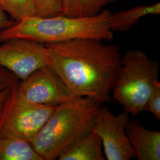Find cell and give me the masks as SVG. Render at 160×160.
Here are the masks:
<instances>
[{
  "mask_svg": "<svg viewBox=\"0 0 160 160\" xmlns=\"http://www.w3.org/2000/svg\"><path fill=\"white\" fill-rule=\"evenodd\" d=\"M44 45L48 65L75 94L102 104L111 102L110 92L121 63L119 46L92 39Z\"/></svg>",
  "mask_w": 160,
  "mask_h": 160,
  "instance_id": "cell-1",
  "label": "cell"
},
{
  "mask_svg": "<svg viewBox=\"0 0 160 160\" xmlns=\"http://www.w3.org/2000/svg\"><path fill=\"white\" fill-rule=\"evenodd\" d=\"M103 104L81 97L57 106L31 145L43 160H55L92 131Z\"/></svg>",
  "mask_w": 160,
  "mask_h": 160,
  "instance_id": "cell-2",
  "label": "cell"
},
{
  "mask_svg": "<svg viewBox=\"0 0 160 160\" xmlns=\"http://www.w3.org/2000/svg\"><path fill=\"white\" fill-rule=\"evenodd\" d=\"M111 12L103 10L95 16L69 17L63 14L48 18L30 17L0 30V43L22 38L42 44L59 43L77 39L110 41L113 38L109 28Z\"/></svg>",
  "mask_w": 160,
  "mask_h": 160,
  "instance_id": "cell-3",
  "label": "cell"
},
{
  "mask_svg": "<svg viewBox=\"0 0 160 160\" xmlns=\"http://www.w3.org/2000/svg\"><path fill=\"white\" fill-rule=\"evenodd\" d=\"M159 69L158 61L139 49H130L122 57L112 91L124 111L133 116L144 111L152 86L158 80Z\"/></svg>",
  "mask_w": 160,
  "mask_h": 160,
  "instance_id": "cell-4",
  "label": "cell"
},
{
  "mask_svg": "<svg viewBox=\"0 0 160 160\" xmlns=\"http://www.w3.org/2000/svg\"><path fill=\"white\" fill-rule=\"evenodd\" d=\"M19 81L10 87L1 110L0 137L17 138L31 143L57 106L29 100L20 92Z\"/></svg>",
  "mask_w": 160,
  "mask_h": 160,
  "instance_id": "cell-5",
  "label": "cell"
},
{
  "mask_svg": "<svg viewBox=\"0 0 160 160\" xmlns=\"http://www.w3.org/2000/svg\"><path fill=\"white\" fill-rule=\"evenodd\" d=\"M49 65L44 44L22 38H13L0 45V66L24 80L36 70Z\"/></svg>",
  "mask_w": 160,
  "mask_h": 160,
  "instance_id": "cell-6",
  "label": "cell"
},
{
  "mask_svg": "<svg viewBox=\"0 0 160 160\" xmlns=\"http://www.w3.org/2000/svg\"><path fill=\"white\" fill-rule=\"evenodd\" d=\"M18 86L24 97L41 104L58 106L81 97L75 94L49 65L20 80Z\"/></svg>",
  "mask_w": 160,
  "mask_h": 160,
  "instance_id": "cell-7",
  "label": "cell"
},
{
  "mask_svg": "<svg viewBox=\"0 0 160 160\" xmlns=\"http://www.w3.org/2000/svg\"><path fill=\"white\" fill-rule=\"evenodd\" d=\"M129 114L124 111L114 115L103 105L97 114L92 131L101 138L108 160H129L137 158L126 135Z\"/></svg>",
  "mask_w": 160,
  "mask_h": 160,
  "instance_id": "cell-8",
  "label": "cell"
},
{
  "mask_svg": "<svg viewBox=\"0 0 160 160\" xmlns=\"http://www.w3.org/2000/svg\"><path fill=\"white\" fill-rule=\"evenodd\" d=\"M0 7L15 22L30 17L48 18L62 14L61 0H0Z\"/></svg>",
  "mask_w": 160,
  "mask_h": 160,
  "instance_id": "cell-9",
  "label": "cell"
},
{
  "mask_svg": "<svg viewBox=\"0 0 160 160\" xmlns=\"http://www.w3.org/2000/svg\"><path fill=\"white\" fill-rule=\"evenodd\" d=\"M126 133L138 160H160V132L149 130L138 121L129 119Z\"/></svg>",
  "mask_w": 160,
  "mask_h": 160,
  "instance_id": "cell-10",
  "label": "cell"
},
{
  "mask_svg": "<svg viewBox=\"0 0 160 160\" xmlns=\"http://www.w3.org/2000/svg\"><path fill=\"white\" fill-rule=\"evenodd\" d=\"M159 14L160 2L136 6L113 13L111 12L108 18V25L112 31L128 32L137 24L141 18L148 15Z\"/></svg>",
  "mask_w": 160,
  "mask_h": 160,
  "instance_id": "cell-11",
  "label": "cell"
},
{
  "mask_svg": "<svg viewBox=\"0 0 160 160\" xmlns=\"http://www.w3.org/2000/svg\"><path fill=\"white\" fill-rule=\"evenodd\" d=\"M102 141L94 131L86 136L63 152L58 158L59 160H104Z\"/></svg>",
  "mask_w": 160,
  "mask_h": 160,
  "instance_id": "cell-12",
  "label": "cell"
},
{
  "mask_svg": "<svg viewBox=\"0 0 160 160\" xmlns=\"http://www.w3.org/2000/svg\"><path fill=\"white\" fill-rule=\"evenodd\" d=\"M0 160H43L31 143L17 138L0 137Z\"/></svg>",
  "mask_w": 160,
  "mask_h": 160,
  "instance_id": "cell-13",
  "label": "cell"
},
{
  "mask_svg": "<svg viewBox=\"0 0 160 160\" xmlns=\"http://www.w3.org/2000/svg\"><path fill=\"white\" fill-rule=\"evenodd\" d=\"M117 0H61L62 12L69 17L95 16Z\"/></svg>",
  "mask_w": 160,
  "mask_h": 160,
  "instance_id": "cell-14",
  "label": "cell"
},
{
  "mask_svg": "<svg viewBox=\"0 0 160 160\" xmlns=\"http://www.w3.org/2000/svg\"><path fill=\"white\" fill-rule=\"evenodd\" d=\"M144 111L151 112L157 120H160V83L158 80L155 81L152 86Z\"/></svg>",
  "mask_w": 160,
  "mask_h": 160,
  "instance_id": "cell-15",
  "label": "cell"
},
{
  "mask_svg": "<svg viewBox=\"0 0 160 160\" xmlns=\"http://www.w3.org/2000/svg\"><path fill=\"white\" fill-rule=\"evenodd\" d=\"M19 81L12 72L0 66V92L10 88L13 84Z\"/></svg>",
  "mask_w": 160,
  "mask_h": 160,
  "instance_id": "cell-16",
  "label": "cell"
},
{
  "mask_svg": "<svg viewBox=\"0 0 160 160\" xmlns=\"http://www.w3.org/2000/svg\"><path fill=\"white\" fill-rule=\"evenodd\" d=\"M14 23V21L9 19L6 12L0 7V30L11 26Z\"/></svg>",
  "mask_w": 160,
  "mask_h": 160,
  "instance_id": "cell-17",
  "label": "cell"
},
{
  "mask_svg": "<svg viewBox=\"0 0 160 160\" xmlns=\"http://www.w3.org/2000/svg\"><path fill=\"white\" fill-rule=\"evenodd\" d=\"M10 88H7V89H5V90L0 92V113H1L2 108L3 107L4 103L6 101V98L8 94V92L10 91Z\"/></svg>",
  "mask_w": 160,
  "mask_h": 160,
  "instance_id": "cell-18",
  "label": "cell"
}]
</instances>
